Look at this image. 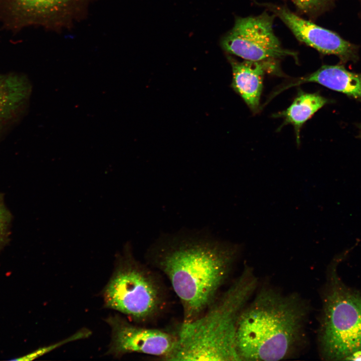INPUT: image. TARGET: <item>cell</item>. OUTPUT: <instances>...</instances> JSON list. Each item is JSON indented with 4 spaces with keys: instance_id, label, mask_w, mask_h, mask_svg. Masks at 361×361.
<instances>
[{
    "instance_id": "obj_4",
    "label": "cell",
    "mask_w": 361,
    "mask_h": 361,
    "mask_svg": "<svg viewBox=\"0 0 361 361\" xmlns=\"http://www.w3.org/2000/svg\"><path fill=\"white\" fill-rule=\"evenodd\" d=\"M158 271L136 261L127 251L104 293L105 307L142 324L155 323L167 311L169 292Z\"/></svg>"
},
{
    "instance_id": "obj_9",
    "label": "cell",
    "mask_w": 361,
    "mask_h": 361,
    "mask_svg": "<svg viewBox=\"0 0 361 361\" xmlns=\"http://www.w3.org/2000/svg\"><path fill=\"white\" fill-rule=\"evenodd\" d=\"M270 9L300 41L323 54L336 55L343 63L357 60V46L336 33L302 19L285 7L272 5Z\"/></svg>"
},
{
    "instance_id": "obj_16",
    "label": "cell",
    "mask_w": 361,
    "mask_h": 361,
    "mask_svg": "<svg viewBox=\"0 0 361 361\" xmlns=\"http://www.w3.org/2000/svg\"><path fill=\"white\" fill-rule=\"evenodd\" d=\"M359 137L360 138H361V124L359 125Z\"/></svg>"
},
{
    "instance_id": "obj_6",
    "label": "cell",
    "mask_w": 361,
    "mask_h": 361,
    "mask_svg": "<svg viewBox=\"0 0 361 361\" xmlns=\"http://www.w3.org/2000/svg\"><path fill=\"white\" fill-rule=\"evenodd\" d=\"M274 18V16L267 12L238 18L232 30L222 38V48L245 60H276L288 56L297 60V54L284 49L275 36Z\"/></svg>"
},
{
    "instance_id": "obj_14",
    "label": "cell",
    "mask_w": 361,
    "mask_h": 361,
    "mask_svg": "<svg viewBox=\"0 0 361 361\" xmlns=\"http://www.w3.org/2000/svg\"><path fill=\"white\" fill-rule=\"evenodd\" d=\"M12 216L6 207L4 197L0 193V250L8 241Z\"/></svg>"
},
{
    "instance_id": "obj_10",
    "label": "cell",
    "mask_w": 361,
    "mask_h": 361,
    "mask_svg": "<svg viewBox=\"0 0 361 361\" xmlns=\"http://www.w3.org/2000/svg\"><path fill=\"white\" fill-rule=\"evenodd\" d=\"M233 79L231 86L249 108L255 113L259 108L263 81L266 73L276 72L275 60L239 62L229 56Z\"/></svg>"
},
{
    "instance_id": "obj_2",
    "label": "cell",
    "mask_w": 361,
    "mask_h": 361,
    "mask_svg": "<svg viewBox=\"0 0 361 361\" xmlns=\"http://www.w3.org/2000/svg\"><path fill=\"white\" fill-rule=\"evenodd\" d=\"M308 309L297 295L260 289L239 317L235 334L239 360H279L290 356L304 337Z\"/></svg>"
},
{
    "instance_id": "obj_1",
    "label": "cell",
    "mask_w": 361,
    "mask_h": 361,
    "mask_svg": "<svg viewBox=\"0 0 361 361\" xmlns=\"http://www.w3.org/2000/svg\"><path fill=\"white\" fill-rule=\"evenodd\" d=\"M240 249L201 232L164 236L148 248V265L165 276L181 303L182 324L198 319L213 303Z\"/></svg>"
},
{
    "instance_id": "obj_3",
    "label": "cell",
    "mask_w": 361,
    "mask_h": 361,
    "mask_svg": "<svg viewBox=\"0 0 361 361\" xmlns=\"http://www.w3.org/2000/svg\"><path fill=\"white\" fill-rule=\"evenodd\" d=\"M257 284L253 269L246 266L200 317L181 323L177 345L165 360H239L235 346L237 323Z\"/></svg>"
},
{
    "instance_id": "obj_8",
    "label": "cell",
    "mask_w": 361,
    "mask_h": 361,
    "mask_svg": "<svg viewBox=\"0 0 361 361\" xmlns=\"http://www.w3.org/2000/svg\"><path fill=\"white\" fill-rule=\"evenodd\" d=\"M9 13L24 24L57 30L79 20L94 0H3Z\"/></svg>"
},
{
    "instance_id": "obj_11",
    "label": "cell",
    "mask_w": 361,
    "mask_h": 361,
    "mask_svg": "<svg viewBox=\"0 0 361 361\" xmlns=\"http://www.w3.org/2000/svg\"><path fill=\"white\" fill-rule=\"evenodd\" d=\"M308 82L317 83L361 102V73L350 72L342 65H323L315 72L279 88L275 94Z\"/></svg>"
},
{
    "instance_id": "obj_15",
    "label": "cell",
    "mask_w": 361,
    "mask_h": 361,
    "mask_svg": "<svg viewBox=\"0 0 361 361\" xmlns=\"http://www.w3.org/2000/svg\"><path fill=\"white\" fill-rule=\"evenodd\" d=\"M296 6L305 12L317 11L323 7L329 0H293Z\"/></svg>"
},
{
    "instance_id": "obj_12",
    "label": "cell",
    "mask_w": 361,
    "mask_h": 361,
    "mask_svg": "<svg viewBox=\"0 0 361 361\" xmlns=\"http://www.w3.org/2000/svg\"><path fill=\"white\" fill-rule=\"evenodd\" d=\"M329 101L317 93L300 92L293 102L286 110L274 114L275 117L284 119L282 126L287 124L294 128L297 142L300 141V131L302 125L319 109Z\"/></svg>"
},
{
    "instance_id": "obj_5",
    "label": "cell",
    "mask_w": 361,
    "mask_h": 361,
    "mask_svg": "<svg viewBox=\"0 0 361 361\" xmlns=\"http://www.w3.org/2000/svg\"><path fill=\"white\" fill-rule=\"evenodd\" d=\"M329 281L318 333L320 352L325 359H347L361 351V296L333 271Z\"/></svg>"
},
{
    "instance_id": "obj_7",
    "label": "cell",
    "mask_w": 361,
    "mask_h": 361,
    "mask_svg": "<svg viewBox=\"0 0 361 361\" xmlns=\"http://www.w3.org/2000/svg\"><path fill=\"white\" fill-rule=\"evenodd\" d=\"M106 321L112 330L109 353L121 356L129 353H140L164 360L174 350L178 340L177 331L135 325L118 315Z\"/></svg>"
},
{
    "instance_id": "obj_13",
    "label": "cell",
    "mask_w": 361,
    "mask_h": 361,
    "mask_svg": "<svg viewBox=\"0 0 361 361\" xmlns=\"http://www.w3.org/2000/svg\"><path fill=\"white\" fill-rule=\"evenodd\" d=\"M28 93V84L20 76L0 75V120L15 111Z\"/></svg>"
}]
</instances>
